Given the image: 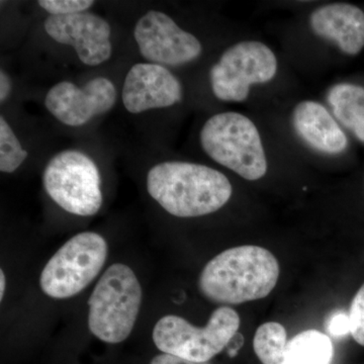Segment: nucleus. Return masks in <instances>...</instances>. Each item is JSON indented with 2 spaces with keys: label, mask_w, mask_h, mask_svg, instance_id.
<instances>
[{
  "label": "nucleus",
  "mask_w": 364,
  "mask_h": 364,
  "mask_svg": "<svg viewBox=\"0 0 364 364\" xmlns=\"http://www.w3.org/2000/svg\"><path fill=\"white\" fill-rule=\"evenodd\" d=\"M279 263L267 249L245 245L227 249L208 261L198 289L210 303L241 305L267 298L279 279Z\"/></svg>",
  "instance_id": "obj_1"
},
{
  "label": "nucleus",
  "mask_w": 364,
  "mask_h": 364,
  "mask_svg": "<svg viewBox=\"0 0 364 364\" xmlns=\"http://www.w3.org/2000/svg\"><path fill=\"white\" fill-rule=\"evenodd\" d=\"M149 195L174 217L210 215L231 198L229 179L222 172L195 163H159L147 176Z\"/></svg>",
  "instance_id": "obj_2"
},
{
  "label": "nucleus",
  "mask_w": 364,
  "mask_h": 364,
  "mask_svg": "<svg viewBox=\"0 0 364 364\" xmlns=\"http://www.w3.org/2000/svg\"><path fill=\"white\" fill-rule=\"evenodd\" d=\"M143 291L136 273L124 263L111 265L88 299V328L105 343H122L130 336L142 306Z\"/></svg>",
  "instance_id": "obj_3"
},
{
  "label": "nucleus",
  "mask_w": 364,
  "mask_h": 364,
  "mask_svg": "<svg viewBox=\"0 0 364 364\" xmlns=\"http://www.w3.org/2000/svg\"><path fill=\"white\" fill-rule=\"evenodd\" d=\"M200 138L208 156L246 181H258L267 174L259 132L247 117L234 112L215 114L203 127Z\"/></svg>",
  "instance_id": "obj_4"
},
{
  "label": "nucleus",
  "mask_w": 364,
  "mask_h": 364,
  "mask_svg": "<svg viewBox=\"0 0 364 364\" xmlns=\"http://www.w3.org/2000/svg\"><path fill=\"white\" fill-rule=\"evenodd\" d=\"M240 325L238 313L231 306H221L205 327H196L179 316H164L153 328L152 339L162 353L208 363L226 348Z\"/></svg>",
  "instance_id": "obj_5"
},
{
  "label": "nucleus",
  "mask_w": 364,
  "mask_h": 364,
  "mask_svg": "<svg viewBox=\"0 0 364 364\" xmlns=\"http://www.w3.org/2000/svg\"><path fill=\"white\" fill-rule=\"evenodd\" d=\"M109 254L104 237L82 232L72 237L50 258L41 273L43 293L54 299L80 294L102 272Z\"/></svg>",
  "instance_id": "obj_6"
},
{
  "label": "nucleus",
  "mask_w": 364,
  "mask_h": 364,
  "mask_svg": "<svg viewBox=\"0 0 364 364\" xmlns=\"http://www.w3.org/2000/svg\"><path fill=\"white\" fill-rule=\"evenodd\" d=\"M46 193L72 215L88 217L102 205V178L91 158L77 150L55 155L43 173Z\"/></svg>",
  "instance_id": "obj_7"
},
{
  "label": "nucleus",
  "mask_w": 364,
  "mask_h": 364,
  "mask_svg": "<svg viewBox=\"0 0 364 364\" xmlns=\"http://www.w3.org/2000/svg\"><path fill=\"white\" fill-rule=\"evenodd\" d=\"M277 60L274 53L260 42H241L224 52L210 69L215 97L223 102H244L250 86L274 78Z\"/></svg>",
  "instance_id": "obj_8"
},
{
  "label": "nucleus",
  "mask_w": 364,
  "mask_h": 364,
  "mask_svg": "<svg viewBox=\"0 0 364 364\" xmlns=\"http://www.w3.org/2000/svg\"><path fill=\"white\" fill-rule=\"evenodd\" d=\"M134 37L144 58L161 66H181L200 56L195 36L182 30L166 14L150 11L136 21Z\"/></svg>",
  "instance_id": "obj_9"
},
{
  "label": "nucleus",
  "mask_w": 364,
  "mask_h": 364,
  "mask_svg": "<svg viewBox=\"0 0 364 364\" xmlns=\"http://www.w3.org/2000/svg\"><path fill=\"white\" fill-rule=\"evenodd\" d=\"M114 83L105 77L91 79L83 87L63 81L48 91L45 105L64 124L80 127L93 117L111 111L116 104Z\"/></svg>",
  "instance_id": "obj_10"
},
{
  "label": "nucleus",
  "mask_w": 364,
  "mask_h": 364,
  "mask_svg": "<svg viewBox=\"0 0 364 364\" xmlns=\"http://www.w3.org/2000/svg\"><path fill=\"white\" fill-rule=\"evenodd\" d=\"M44 26L46 33L53 40L72 46L85 65H100L111 58V26L97 14L83 11L50 16Z\"/></svg>",
  "instance_id": "obj_11"
},
{
  "label": "nucleus",
  "mask_w": 364,
  "mask_h": 364,
  "mask_svg": "<svg viewBox=\"0 0 364 364\" xmlns=\"http://www.w3.org/2000/svg\"><path fill=\"white\" fill-rule=\"evenodd\" d=\"M123 104L131 114L162 109L182 100V86L176 76L165 66L138 63L124 79Z\"/></svg>",
  "instance_id": "obj_12"
},
{
  "label": "nucleus",
  "mask_w": 364,
  "mask_h": 364,
  "mask_svg": "<svg viewBox=\"0 0 364 364\" xmlns=\"http://www.w3.org/2000/svg\"><path fill=\"white\" fill-rule=\"evenodd\" d=\"M312 31L318 37L335 43L347 55H358L364 47V13L349 4L318 7L310 16Z\"/></svg>",
  "instance_id": "obj_13"
},
{
  "label": "nucleus",
  "mask_w": 364,
  "mask_h": 364,
  "mask_svg": "<svg viewBox=\"0 0 364 364\" xmlns=\"http://www.w3.org/2000/svg\"><path fill=\"white\" fill-rule=\"evenodd\" d=\"M294 130L312 149L327 155L343 153L348 140L325 107L312 100L299 102L293 114Z\"/></svg>",
  "instance_id": "obj_14"
},
{
  "label": "nucleus",
  "mask_w": 364,
  "mask_h": 364,
  "mask_svg": "<svg viewBox=\"0 0 364 364\" xmlns=\"http://www.w3.org/2000/svg\"><path fill=\"white\" fill-rule=\"evenodd\" d=\"M327 98L339 123L364 143V88L339 83L330 88Z\"/></svg>",
  "instance_id": "obj_15"
},
{
  "label": "nucleus",
  "mask_w": 364,
  "mask_h": 364,
  "mask_svg": "<svg viewBox=\"0 0 364 364\" xmlns=\"http://www.w3.org/2000/svg\"><path fill=\"white\" fill-rule=\"evenodd\" d=\"M332 358L331 340L317 330L301 332L287 342L286 364H330Z\"/></svg>",
  "instance_id": "obj_16"
},
{
  "label": "nucleus",
  "mask_w": 364,
  "mask_h": 364,
  "mask_svg": "<svg viewBox=\"0 0 364 364\" xmlns=\"http://www.w3.org/2000/svg\"><path fill=\"white\" fill-rule=\"evenodd\" d=\"M286 328L277 322L264 323L253 340L254 351L262 364H286Z\"/></svg>",
  "instance_id": "obj_17"
},
{
  "label": "nucleus",
  "mask_w": 364,
  "mask_h": 364,
  "mask_svg": "<svg viewBox=\"0 0 364 364\" xmlns=\"http://www.w3.org/2000/svg\"><path fill=\"white\" fill-rule=\"evenodd\" d=\"M28 158L21 142L4 117H0V170L13 173Z\"/></svg>",
  "instance_id": "obj_18"
},
{
  "label": "nucleus",
  "mask_w": 364,
  "mask_h": 364,
  "mask_svg": "<svg viewBox=\"0 0 364 364\" xmlns=\"http://www.w3.org/2000/svg\"><path fill=\"white\" fill-rule=\"evenodd\" d=\"M348 317L352 337L364 347V284L352 299Z\"/></svg>",
  "instance_id": "obj_19"
},
{
  "label": "nucleus",
  "mask_w": 364,
  "mask_h": 364,
  "mask_svg": "<svg viewBox=\"0 0 364 364\" xmlns=\"http://www.w3.org/2000/svg\"><path fill=\"white\" fill-rule=\"evenodd\" d=\"M38 4L51 16L83 13L95 4L92 0H40Z\"/></svg>",
  "instance_id": "obj_20"
},
{
  "label": "nucleus",
  "mask_w": 364,
  "mask_h": 364,
  "mask_svg": "<svg viewBox=\"0 0 364 364\" xmlns=\"http://www.w3.org/2000/svg\"><path fill=\"white\" fill-rule=\"evenodd\" d=\"M328 331L335 337L343 336L350 333L348 315L344 313H336L328 321Z\"/></svg>",
  "instance_id": "obj_21"
},
{
  "label": "nucleus",
  "mask_w": 364,
  "mask_h": 364,
  "mask_svg": "<svg viewBox=\"0 0 364 364\" xmlns=\"http://www.w3.org/2000/svg\"><path fill=\"white\" fill-rule=\"evenodd\" d=\"M150 364H210V363H196V361L188 360L178 358V356L171 355V354L161 353L158 354L152 358Z\"/></svg>",
  "instance_id": "obj_22"
},
{
  "label": "nucleus",
  "mask_w": 364,
  "mask_h": 364,
  "mask_svg": "<svg viewBox=\"0 0 364 364\" xmlns=\"http://www.w3.org/2000/svg\"><path fill=\"white\" fill-rule=\"evenodd\" d=\"M11 88H13V83H11V79L9 74L4 70L0 71V102L1 104H4L7 97L11 95Z\"/></svg>",
  "instance_id": "obj_23"
},
{
  "label": "nucleus",
  "mask_w": 364,
  "mask_h": 364,
  "mask_svg": "<svg viewBox=\"0 0 364 364\" xmlns=\"http://www.w3.org/2000/svg\"><path fill=\"white\" fill-rule=\"evenodd\" d=\"M243 345V335H242L241 333L237 332L227 345L226 349L228 355H229L230 358H235V356L238 354V351L240 350Z\"/></svg>",
  "instance_id": "obj_24"
},
{
  "label": "nucleus",
  "mask_w": 364,
  "mask_h": 364,
  "mask_svg": "<svg viewBox=\"0 0 364 364\" xmlns=\"http://www.w3.org/2000/svg\"><path fill=\"white\" fill-rule=\"evenodd\" d=\"M6 289V277L4 270H0V299H4Z\"/></svg>",
  "instance_id": "obj_25"
}]
</instances>
